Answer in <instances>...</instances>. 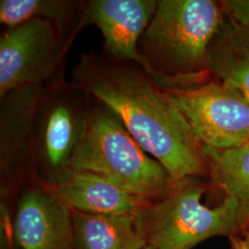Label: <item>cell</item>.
<instances>
[{"mask_svg":"<svg viewBox=\"0 0 249 249\" xmlns=\"http://www.w3.org/2000/svg\"><path fill=\"white\" fill-rule=\"evenodd\" d=\"M202 146L225 150L249 142V102L220 81L164 89Z\"/></svg>","mask_w":249,"mask_h":249,"instance_id":"obj_7","label":"cell"},{"mask_svg":"<svg viewBox=\"0 0 249 249\" xmlns=\"http://www.w3.org/2000/svg\"><path fill=\"white\" fill-rule=\"evenodd\" d=\"M70 169L100 175L148 202L163 197L176 183L116 113L92 97L88 132L73 155Z\"/></svg>","mask_w":249,"mask_h":249,"instance_id":"obj_3","label":"cell"},{"mask_svg":"<svg viewBox=\"0 0 249 249\" xmlns=\"http://www.w3.org/2000/svg\"><path fill=\"white\" fill-rule=\"evenodd\" d=\"M222 1L159 0L139 51L160 79L162 89L208 80L207 53L223 22Z\"/></svg>","mask_w":249,"mask_h":249,"instance_id":"obj_2","label":"cell"},{"mask_svg":"<svg viewBox=\"0 0 249 249\" xmlns=\"http://www.w3.org/2000/svg\"><path fill=\"white\" fill-rule=\"evenodd\" d=\"M245 241H246V243L248 244V246L249 247V231L248 232V235H247V237H246Z\"/></svg>","mask_w":249,"mask_h":249,"instance_id":"obj_18","label":"cell"},{"mask_svg":"<svg viewBox=\"0 0 249 249\" xmlns=\"http://www.w3.org/2000/svg\"><path fill=\"white\" fill-rule=\"evenodd\" d=\"M91 97L65 78L44 87L36 109L34 167L53 184L70 163L89 128Z\"/></svg>","mask_w":249,"mask_h":249,"instance_id":"obj_5","label":"cell"},{"mask_svg":"<svg viewBox=\"0 0 249 249\" xmlns=\"http://www.w3.org/2000/svg\"><path fill=\"white\" fill-rule=\"evenodd\" d=\"M207 70L211 76L236 89L249 102V26L232 18L226 10L208 48Z\"/></svg>","mask_w":249,"mask_h":249,"instance_id":"obj_12","label":"cell"},{"mask_svg":"<svg viewBox=\"0 0 249 249\" xmlns=\"http://www.w3.org/2000/svg\"><path fill=\"white\" fill-rule=\"evenodd\" d=\"M71 45L44 19L6 28L0 36V97L13 89L45 87L63 78Z\"/></svg>","mask_w":249,"mask_h":249,"instance_id":"obj_6","label":"cell"},{"mask_svg":"<svg viewBox=\"0 0 249 249\" xmlns=\"http://www.w3.org/2000/svg\"><path fill=\"white\" fill-rule=\"evenodd\" d=\"M86 1L1 0L0 22L7 28L33 19L50 21L64 40L72 44L79 34Z\"/></svg>","mask_w":249,"mask_h":249,"instance_id":"obj_14","label":"cell"},{"mask_svg":"<svg viewBox=\"0 0 249 249\" xmlns=\"http://www.w3.org/2000/svg\"><path fill=\"white\" fill-rule=\"evenodd\" d=\"M234 242V249H249L248 244L245 240H235Z\"/></svg>","mask_w":249,"mask_h":249,"instance_id":"obj_17","label":"cell"},{"mask_svg":"<svg viewBox=\"0 0 249 249\" xmlns=\"http://www.w3.org/2000/svg\"><path fill=\"white\" fill-rule=\"evenodd\" d=\"M157 5L155 0L86 1L79 30L89 25L96 27L104 37L105 53L118 60L139 65L161 87L159 75L139 51V42Z\"/></svg>","mask_w":249,"mask_h":249,"instance_id":"obj_8","label":"cell"},{"mask_svg":"<svg viewBox=\"0 0 249 249\" xmlns=\"http://www.w3.org/2000/svg\"><path fill=\"white\" fill-rule=\"evenodd\" d=\"M14 235L18 249H74L71 209L42 181L22 189Z\"/></svg>","mask_w":249,"mask_h":249,"instance_id":"obj_9","label":"cell"},{"mask_svg":"<svg viewBox=\"0 0 249 249\" xmlns=\"http://www.w3.org/2000/svg\"><path fill=\"white\" fill-rule=\"evenodd\" d=\"M71 81L109 107L175 181L209 176L201 143L165 90L139 65L103 50L81 53Z\"/></svg>","mask_w":249,"mask_h":249,"instance_id":"obj_1","label":"cell"},{"mask_svg":"<svg viewBox=\"0 0 249 249\" xmlns=\"http://www.w3.org/2000/svg\"><path fill=\"white\" fill-rule=\"evenodd\" d=\"M222 3L230 16L249 26V0H225Z\"/></svg>","mask_w":249,"mask_h":249,"instance_id":"obj_16","label":"cell"},{"mask_svg":"<svg viewBox=\"0 0 249 249\" xmlns=\"http://www.w3.org/2000/svg\"><path fill=\"white\" fill-rule=\"evenodd\" d=\"M207 185L197 177L176 181L169 192L139 216L147 245L154 249H192L213 236L240 230L239 205L225 196L214 208L201 202Z\"/></svg>","mask_w":249,"mask_h":249,"instance_id":"obj_4","label":"cell"},{"mask_svg":"<svg viewBox=\"0 0 249 249\" xmlns=\"http://www.w3.org/2000/svg\"><path fill=\"white\" fill-rule=\"evenodd\" d=\"M44 87L13 89L0 97V162L4 191L34 168L36 109Z\"/></svg>","mask_w":249,"mask_h":249,"instance_id":"obj_10","label":"cell"},{"mask_svg":"<svg viewBox=\"0 0 249 249\" xmlns=\"http://www.w3.org/2000/svg\"><path fill=\"white\" fill-rule=\"evenodd\" d=\"M47 186L71 210L85 213L139 217L151 203L89 171L68 170Z\"/></svg>","mask_w":249,"mask_h":249,"instance_id":"obj_11","label":"cell"},{"mask_svg":"<svg viewBox=\"0 0 249 249\" xmlns=\"http://www.w3.org/2000/svg\"><path fill=\"white\" fill-rule=\"evenodd\" d=\"M74 249H143L147 241L139 217L71 210Z\"/></svg>","mask_w":249,"mask_h":249,"instance_id":"obj_13","label":"cell"},{"mask_svg":"<svg viewBox=\"0 0 249 249\" xmlns=\"http://www.w3.org/2000/svg\"><path fill=\"white\" fill-rule=\"evenodd\" d=\"M202 148L209 176L226 196L237 200L240 230L249 231V142L225 150Z\"/></svg>","mask_w":249,"mask_h":249,"instance_id":"obj_15","label":"cell"},{"mask_svg":"<svg viewBox=\"0 0 249 249\" xmlns=\"http://www.w3.org/2000/svg\"><path fill=\"white\" fill-rule=\"evenodd\" d=\"M152 249V248H151V247H149V246H147V247H146V248H144V249Z\"/></svg>","mask_w":249,"mask_h":249,"instance_id":"obj_19","label":"cell"}]
</instances>
